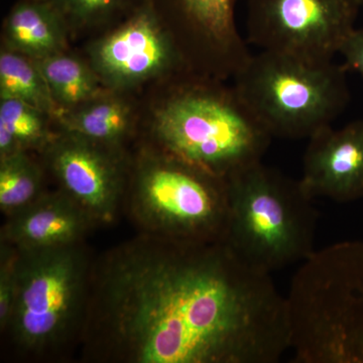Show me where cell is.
I'll return each mask as SVG.
<instances>
[{"label":"cell","instance_id":"obj_14","mask_svg":"<svg viewBox=\"0 0 363 363\" xmlns=\"http://www.w3.org/2000/svg\"><path fill=\"white\" fill-rule=\"evenodd\" d=\"M66 28L49 0H21L4 23L7 50L33 60L64 52Z\"/></svg>","mask_w":363,"mask_h":363},{"label":"cell","instance_id":"obj_13","mask_svg":"<svg viewBox=\"0 0 363 363\" xmlns=\"http://www.w3.org/2000/svg\"><path fill=\"white\" fill-rule=\"evenodd\" d=\"M1 241L20 252L52 250L82 243L94 226L62 191L45 192L18 213L7 217Z\"/></svg>","mask_w":363,"mask_h":363},{"label":"cell","instance_id":"obj_22","mask_svg":"<svg viewBox=\"0 0 363 363\" xmlns=\"http://www.w3.org/2000/svg\"><path fill=\"white\" fill-rule=\"evenodd\" d=\"M338 54L342 56L346 70L355 72L363 78V28H355L348 35Z\"/></svg>","mask_w":363,"mask_h":363},{"label":"cell","instance_id":"obj_23","mask_svg":"<svg viewBox=\"0 0 363 363\" xmlns=\"http://www.w3.org/2000/svg\"><path fill=\"white\" fill-rule=\"evenodd\" d=\"M360 4H362V6H363V0H359Z\"/></svg>","mask_w":363,"mask_h":363},{"label":"cell","instance_id":"obj_16","mask_svg":"<svg viewBox=\"0 0 363 363\" xmlns=\"http://www.w3.org/2000/svg\"><path fill=\"white\" fill-rule=\"evenodd\" d=\"M33 61L61 111L106 95L96 72L75 57L61 52Z\"/></svg>","mask_w":363,"mask_h":363},{"label":"cell","instance_id":"obj_10","mask_svg":"<svg viewBox=\"0 0 363 363\" xmlns=\"http://www.w3.org/2000/svg\"><path fill=\"white\" fill-rule=\"evenodd\" d=\"M152 0L91 48V67L104 85L125 88L161 75L178 64L180 54Z\"/></svg>","mask_w":363,"mask_h":363},{"label":"cell","instance_id":"obj_19","mask_svg":"<svg viewBox=\"0 0 363 363\" xmlns=\"http://www.w3.org/2000/svg\"><path fill=\"white\" fill-rule=\"evenodd\" d=\"M45 193L44 173L28 152L0 157V209L6 218Z\"/></svg>","mask_w":363,"mask_h":363},{"label":"cell","instance_id":"obj_20","mask_svg":"<svg viewBox=\"0 0 363 363\" xmlns=\"http://www.w3.org/2000/svg\"><path fill=\"white\" fill-rule=\"evenodd\" d=\"M67 26L93 25L125 6L128 0H49Z\"/></svg>","mask_w":363,"mask_h":363},{"label":"cell","instance_id":"obj_7","mask_svg":"<svg viewBox=\"0 0 363 363\" xmlns=\"http://www.w3.org/2000/svg\"><path fill=\"white\" fill-rule=\"evenodd\" d=\"M128 209L142 233L185 241H224L226 178L162 152L138 162Z\"/></svg>","mask_w":363,"mask_h":363},{"label":"cell","instance_id":"obj_1","mask_svg":"<svg viewBox=\"0 0 363 363\" xmlns=\"http://www.w3.org/2000/svg\"><path fill=\"white\" fill-rule=\"evenodd\" d=\"M271 277L224 241L152 234L92 264L81 338L116 363H250L276 320Z\"/></svg>","mask_w":363,"mask_h":363},{"label":"cell","instance_id":"obj_15","mask_svg":"<svg viewBox=\"0 0 363 363\" xmlns=\"http://www.w3.org/2000/svg\"><path fill=\"white\" fill-rule=\"evenodd\" d=\"M57 118L66 133L113 149L130 131L131 112L123 100L106 94L61 111Z\"/></svg>","mask_w":363,"mask_h":363},{"label":"cell","instance_id":"obj_21","mask_svg":"<svg viewBox=\"0 0 363 363\" xmlns=\"http://www.w3.org/2000/svg\"><path fill=\"white\" fill-rule=\"evenodd\" d=\"M18 250L1 241L0 247V330L6 332L13 310Z\"/></svg>","mask_w":363,"mask_h":363},{"label":"cell","instance_id":"obj_3","mask_svg":"<svg viewBox=\"0 0 363 363\" xmlns=\"http://www.w3.org/2000/svg\"><path fill=\"white\" fill-rule=\"evenodd\" d=\"M228 221L224 242L248 264L272 272L315 252L319 214L300 180L262 162L226 177Z\"/></svg>","mask_w":363,"mask_h":363},{"label":"cell","instance_id":"obj_6","mask_svg":"<svg viewBox=\"0 0 363 363\" xmlns=\"http://www.w3.org/2000/svg\"><path fill=\"white\" fill-rule=\"evenodd\" d=\"M91 267L83 242L18 250L16 293L6 330L18 350L44 355L80 335Z\"/></svg>","mask_w":363,"mask_h":363},{"label":"cell","instance_id":"obj_2","mask_svg":"<svg viewBox=\"0 0 363 363\" xmlns=\"http://www.w3.org/2000/svg\"><path fill=\"white\" fill-rule=\"evenodd\" d=\"M294 363H363V241L302 262L286 296Z\"/></svg>","mask_w":363,"mask_h":363},{"label":"cell","instance_id":"obj_18","mask_svg":"<svg viewBox=\"0 0 363 363\" xmlns=\"http://www.w3.org/2000/svg\"><path fill=\"white\" fill-rule=\"evenodd\" d=\"M45 112L18 99H0V157L16 152L44 150L55 136Z\"/></svg>","mask_w":363,"mask_h":363},{"label":"cell","instance_id":"obj_11","mask_svg":"<svg viewBox=\"0 0 363 363\" xmlns=\"http://www.w3.org/2000/svg\"><path fill=\"white\" fill-rule=\"evenodd\" d=\"M240 0H164L191 60L217 77H235L252 57L235 23Z\"/></svg>","mask_w":363,"mask_h":363},{"label":"cell","instance_id":"obj_12","mask_svg":"<svg viewBox=\"0 0 363 363\" xmlns=\"http://www.w3.org/2000/svg\"><path fill=\"white\" fill-rule=\"evenodd\" d=\"M300 181L313 199H362L363 119L338 130L326 126L309 138Z\"/></svg>","mask_w":363,"mask_h":363},{"label":"cell","instance_id":"obj_8","mask_svg":"<svg viewBox=\"0 0 363 363\" xmlns=\"http://www.w3.org/2000/svg\"><path fill=\"white\" fill-rule=\"evenodd\" d=\"M359 0H247L248 44L306 61H333L355 28Z\"/></svg>","mask_w":363,"mask_h":363},{"label":"cell","instance_id":"obj_17","mask_svg":"<svg viewBox=\"0 0 363 363\" xmlns=\"http://www.w3.org/2000/svg\"><path fill=\"white\" fill-rule=\"evenodd\" d=\"M0 99L21 100L48 116L61 112L35 61L7 49L0 55Z\"/></svg>","mask_w":363,"mask_h":363},{"label":"cell","instance_id":"obj_5","mask_svg":"<svg viewBox=\"0 0 363 363\" xmlns=\"http://www.w3.org/2000/svg\"><path fill=\"white\" fill-rule=\"evenodd\" d=\"M347 72L333 61L262 51L236 74L234 88L272 138H309L345 111Z\"/></svg>","mask_w":363,"mask_h":363},{"label":"cell","instance_id":"obj_4","mask_svg":"<svg viewBox=\"0 0 363 363\" xmlns=\"http://www.w3.org/2000/svg\"><path fill=\"white\" fill-rule=\"evenodd\" d=\"M162 152L223 177L262 162L272 136L235 88L187 86L155 121Z\"/></svg>","mask_w":363,"mask_h":363},{"label":"cell","instance_id":"obj_9","mask_svg":"<svg viewBox=\"0 0 363 363\" xmlns=\"http://www.w3.org/2000/svg\"><path fill=\"white\" fill-rule=\"evenodd\" d=\"M111 150L66 131L44 150L59 190L94 225L116 220L125 197L123 169Z\"/></svg>","mask_w":363,"mask_h":363}]
</instances>
